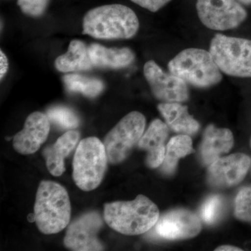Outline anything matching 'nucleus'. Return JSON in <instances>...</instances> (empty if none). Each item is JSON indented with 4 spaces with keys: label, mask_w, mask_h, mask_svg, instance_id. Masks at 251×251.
I'll return each mask as SVG.
<instances>
[{
    "label": "nucleus",
    "mask_w": 251,
    "mask_h": 251,
    "mask_svg": "<svg viewBox=\"0 0 251 251\" xmlns=\"http://www.w3.org/2000/svg\"><path fill=\"white\" fill-rule=\"evenodd\" d=\"M216 251H242V249H241L240 248H238L236 247H233V246H229V245H224L221 246V247H219L216 248L215 249Z\"/></svg>",
    "instance_id": "28"
},
{
    "label": "nucleus",
    "mask_w": 251,
    "mask_h": 251,
    "mask_svg": "<svg viewBox=\"0 0 251 251\" xmlns=\"http://www.w3.org/2000/svg\"><path fill=\"white\" fill-rule=\"evenodd\" d=\"M80 138L77 130H71L62 135L57 141L44 149L42 154L45 158L46 166L51 175L61 176L65 171L64 160L76 146Z\"/></svg>",
    "instance_id": "16"
},
{
    "label": "nucleus",
    "mask_w": 251,
    "mask_h": 251,
    "mask_svg": "<svg viewBox=\"0 0 251 251\" xmlns=\"http://www.w3.org/2000/svg\"><path fill=\"white\" fill-rule=\"evenodd\" d=\"M63 81L68 90L79 92L90 98L97 97L104 89L101 80L79 74H68L63 77Z\"/></svg>",
    "instance_id": "21"
},
{
    "label": "nucleus",
    "mask_w": 251,
    "mask_h": 251,
    "mask_svg": "<svg viewBox=\"0 0 251 251\" xmlns=\"http://www.w3.org/2000/svg\"><path fill=\"white\" fill-rule=\"evenodd\" d=\"M223 199L221 196H213L206 200L201 208V217L207 224H213L217 221L222 210Z\"/></svg>",
    "instance_id": "24"
},
{
    "label": "nucleus",
    "mask_w": 251,
    "mask_h": 251,
    "mask_svg": "<svg viewBox=\"0 0 251 251\" xmlns=\"http://www.w3.org/2000/svg\"><path fill=\"white\" fill-rule=\"evenodd\" d=\"M134 11L122 4L98 6L89 11L82 21V34L98 39H128L139 29Z\"/></svg>",
    "instance_id": "1"
},
{
    "label": "nucleus",
    "mask_w": 251,
    "mask_h": 251,
    "mask_svg": "<svg viewBox=\"0 0 251 251\" xmlns=\"http://www.w3.org/2000/svg\"><path fill=\"white\" fill-rule=\"evenodd\" d=\"M251 166V158L245 153H236L220 158L209 166L208 181L216 187H232L242 182Z\"/></svg>",
    "instance_id": "11"
},
{
    "label": "nucleus",
    "mask_w": 251,
    "mask_h": 251,
    "mask_svg": "<svg viewBox=\"0 0 251 251\" xmlns=\"http://www.w3.org/2000/svg\"><path fill=\"white\" fill-rule=\"evenodd\" d=\"M250 145H251V141H250Z\"/></svg>",
    "instance_id": "30"
},
{
    "label": "nucleus",
    "mask_w": 251,
    "mask_h": 251,
    "mask_svg": "<svg viewBox=\"0 0 251 251\" xmlns=\"http://www.w3.org/2000/svg\"><path fill=\"white\" fill-rule=\"evenodd\" d=\"M144 75L158 100L165 103H181L189 98L186 82L172 73L165 72L154 61H149L145 64Z\"/></svg>",
    "instance_id": "10"
},
{
    "label": "nucleus",
    "mask_w": 251,
    "mask_h": 251,
    "mask_svg": "<svg viewBox=\"0 0 251 251\" xmlns=\"http://www.w3.org/2000/svg\"><path fill=\"white\" fill-rule=\"evenodd\" d=\"M91 62L94 67L119 69L128 67L135 60V54L128 48H108L99 44L88 47Z\"/></svg>",
    "instance_id": "17"
},
{
    "label": "nucleus",
    "mask_w": 251,
    "mask_h": 251,
    "mask_svg": "<svg viewBox=\"0 0 251 251\" xmlns=\"http://www.w3.org/2000/svg\"><path fill=\"white\" fill-rule=\"evenodd\" d=\"M103 220L97 211H90L79 216L68 227L64 239L66 248L75 251H103L98 238Z\"/></svg>",
    "instance_id": "9"
},
{
    "label": "nucleus",
    "mask_w": 251,
    "mask_h": 251,
    "mask_svg": "<svg viewBox=\"0 0 251 251\" xmlns=\"http://www.w3.org/2000/svg\"><path fill=\"white\" fill-rule=\"evenodd\" d=\"M192 144V139L188 135H178L172 138L167 145L166 157L161 165L162 172L166 175H173L180 158L194 152Z\"/></svg>",
    "instance_id": "20"
},
{
    "label": "nucleus",
    "mask_w": 251,
    "mask_h": 251,
    "mask_svg": "<svg viewBox=\"0 0 251 251\" xmlns=\"http://www.w3.org/2000/svg\"><path fill=\"white\" fill-rule=\"evenodd\" d=\"M158 109L168 127L176 133L193 135L201 128L199 122L190 115L186 105L177 102L163 103L158 105Z\"/></svg>",
    "instance_id": "18"
},
{
    "label": "nucleus",
    "mask_w": 251,
    "mask_h": 251,
    "mask_svg": "<svg viewBox=\"0 0 251 251\" xmlns=\"http://www.w3.org/2000/svg\"><path fill=\"white\" fill-rule=\"evenodd\" d=\"M54 67L62 73L88 71L94 67L88 48L79 40H73L70 43L67 52L59 56L54 61Z\"/></svg>",
    "instance_id": "19"
},
{
    "label": "nucleus",
    "mask_w": 251,
    "mask_h": 251,
    "mask_svg": "<svg viewBox=\"0 0 251 251\" xmlns=\"http://www.w3.org/2000/svg\"><path fill=\"white\" fill-rule=\"evenodd\" d=\"M159 216L158 206L143 195L134 201L106 203L104 206V221L114 230L125 235L148 232L156 224Z\"/></svg>",
    "instance_id": "2"
},
{
    "label": "nucleus",
    "mask_w": 251,
    "mask_h": 251,
    "mask_svg": "<svg viewBox=\"0 0 251 251\" xmlns=\"http://www.w3.org/2000/svg\"><path fill=\"white\" fill-rule=\"evenodd\" d=\"M49 0H18V6L25 14L37 17L44 14Z\"/></svg>",
    "instance_id": "25"
},
{
    "label": "nucleus",
    "mask_w": 251,
    "mask_h": 251,
    "mask_svg": "<svg viewBox=\"0 0 251 251\" xmlns=\"http://www.w3.org/2000/svg\"><path fill=\"white\" fill-rule=\"evenodd\" d=\"M172 74L186 83L207 88L222 80L221 70L216 65L210 52L200 49H188L181 51L168 63Z\"/></svg>",
    "instance_id": "4"
},
{
    "label": "nucleus",
    "mask_w": 251,
    "mask_h": 251,
    "mask_svg": "<svg viewBox=\"0 0 251 251\" xmlns=\"http://www.w3.org/2000/svg\"><path fill=\"white\" fill-rule=\"evenodd\" d=\"M209 52L221 72L226 75L251 77V40L216 34Z\"/></svg>",
    "instance_id": "6"
},
{
    "label": "nucleus",
    "mask_w": 251,
    "mask_h": 251,
    "mask_svg": "<svg viewBox=\"0 0 251 251\" xmlns=\"http://www.w3.org/2000/svg\"><path fill=\"white\" fill-rule=\"evenodd\" d=\"M9 69V62L6 54L1 50L0 52V77L2 79Z\"/></svg>",
    "instance_id": "27"
},
{
    "label": "nucleus",
    "mask_w": 251,
    "mask_h": 251,
    "mask_svg": "<svg viewBox=\"0 0 251 251\" xmlns=\"http://www.w3.org/2000/svg\"><path fill=\"white\" fill-rule=\"evenodd\" d=\"M146 119L139 112H130L106 135L103 144L109 163L125 161L144 134Z\"/></svg>",
    "instance_id": "7"
},
{
    "label": "nucleus",
    "mask_w": 251,
    "mask_h": 251,
    "mask_svg": "<svg viewBox=\"0 0 251 251\" xmlns=\"http://www.w3.org/2000/svg\"><path fill=\"white\" fill-rule=\"evenodd\" d=\"M130 1L151 12H156L163 6H166L171 0H130Z\"/></svg>",
    "instance_id": "26"
},
{
    "label": "nucleus",
    "mask_w": 251,
    "mask_h": 251,
    "mask_svg": "<svg viewBox=\"0 0 251 251\" xmlns=\"http://www.w3.org/2000/svg\"><path fill=\"white\" fill-rule=\"evenodd\" d=\"M50 129L48 115L41 112H33L27 117L24 128L14 137V150L23 155L36 152L47 140Z\"/></svg>",
    "instance_id": "13"
},
{
    "label": "nucleus",
    "mask_w": 251,
    "mask_h": 251,
    "mask_svg": "<svg viewBox=\"0 0 251 251\" xmlns=\"http://www.w3.org/2000/svg\"><path fill=\"white\" fill-rule=\"evenodd\" d=\"M70 199L62 185L42 181L36 192L34 221L41 233L57 234L65 228L71 219Z\"/></svg>",
    "instance_id": "3"
},
{
    "label": "nucleus",
    "mask_w": 251,
    "mask_h": 251,
    "mask_svg": "<svg viewBox=\"0 0 251 251\" xmlns=\"http://www.w3.org/2000/svg\"><path fill=\"white\" fill-rule=\"evenodd\" d=\"M234 145L232 131L210 125L206 127L201 145V159L204 165L210 166L221 155L228 153Z\"/></svg>",
    "instance_id": "15"
},
{
    "label": "nucleus",
    "mask_w": 251,
    "mask_h": 251,
    "mask_svg": "<svg viewBox=\"0 0 251 251\" xmlns=\"http://www.w3.org/2000/svg\"><path fill=\"white\" fill-rule=\"evenodd\" d=\"M156 233L166 239H184L196 237L202 229L198 215L187 209L168 211L155 225Z\"/></svg>",
    "instance_id": "12"
},
{
    "label": "nucleus",
    "mask_w": 251,
    "mask_h": 251,
    "mask_svg": "<svg viewBox=\"0 0 251 251\" xmlns=\"http://www.w3.org/2000/svg\"><path fill=\"white\" fill-rule=\"evenodd\" d=\"M240 4L246 5V6H250L251 5V0H237Z\"/></svg>",
    "instance_id": "29"
},
{
    "label": "nucleus",
    "mask_w": 251,
    "mask_h": 251,
    "mask_svg": "<svg viewBox=\"0 0 251 251\" xmlns=\"http://www.w3.org/2000/svg\"><path fill=\"white\" fill-rule=\"evenodd\" d=\"M104 144L95 137L82 140L74 155L73 178L77 187L93 191L101 183L108 165Z\"/></svg>",
    "instance_id": "5"
},
{
    "label": "nucleus",
    "mask_w": 251,
    "mask_h": 251,
    "mask_svg": "<svg viewBox=\"0 0 251 251\" xmlns=\"http://www.w3.org/2000/svg\"><path fill=\"white\" fill-rule=\"evenodd\" d=\"M234 214L239 221L251 223V185L239 190L234 201Z\"/></svg>",
    "instance_id": "23"
},
{
    "label": "nucleus",
    "mask_w": 251,
    "mask_h": 251,
    "mask_svg": "<svg viewBox=\"0 0 251 251\" xmlns=\"http://www.w3.org/2000/svg\"><path fill=\"white\" fill-rule=\"evenodd\" d=\"M49 120L66 129H74L80 124L78 117L71 109L64 106H54L47 111Z\"/></svg>",
    "instance_id": "22"
},
{
    "label": "nucleus",
    "mask_w": 251,
    "mask_h": 251,
    "mask_svg": "<svg viewBox=\"0 0 251 251\" xmlns=\"http://www.w3.org/2000/svg\"><path fill=\"white\" fill-rule=\"evenodd\" d=\"M198 17L213 30L225 31L239 27L248 14L237 0H197Z\"/></svg>",
    "instance_id": "8"
},
{
    "label": "nucleus",
    "mask_w": 251,
    "mask_h": 251,
    "mask_svg": "<svg viewBox=\"0 0 251 251\" xmlns=\"http://www.w3.org/2000/svg\"><path fill=\"white\" fill-rule=\"evenodd\" d=\"M169 135L167 124L153 120L138 142V148L147 151L146 164L150 168L161 166L166 157V141Z\"/></svg>",
    "instance_id": "14"
}]
</instances>
